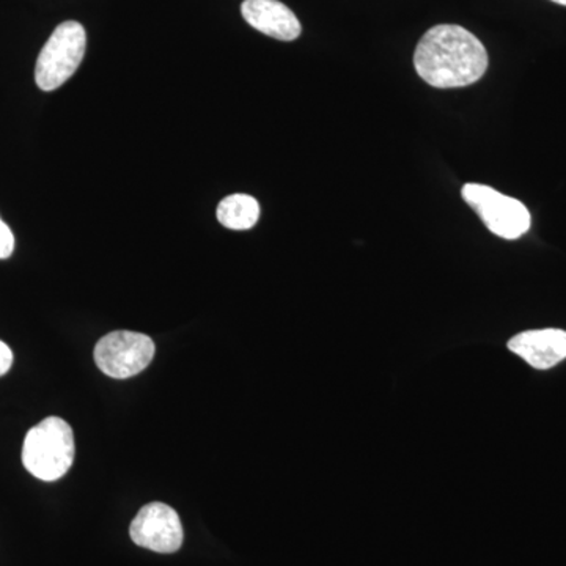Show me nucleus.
I'll return each instance as SVG.
<instances>
[{
  "label": "nucleus",
  "instance_id": "1",
  "mask_svg": "<svg viewBox=\"0 0 566 566\" xmlns=\"http://www.w3.org/2000/svg\"><path fill=\"white\" fill-rule=\"evenodd\" d=\"M415 69L431 87H468L486 73L488 52L482 41L461 25L439 24L417 44Z\"/></svg>",
  "mask_w": 566,
  "mask_h": 566
},
{
  "label": "nucleus",
  "instance_id": "2",
  "mask_svg": "<svg viewBox=\"0 0 566 566\" xmlns=\"http://www.w3.org/2000/svg\"><path fill=\"white\" fill-rule=\"evenodd\" d=\"M73 430L61 417H48L31 428L22 446V464L35 479L55 482L73 465Z\"/></svg>",
  "mask_w": 566,
  "mask_h": 566
},
{
  "label": "nucleus",
  "instance_id": "3",
  "mask_svg": "<svg viewBox=\"0 0 566 566\" xmlns=\"http://www.w3.org/2000/svg\"><path fill=\"white\" fill-rule=\"evenodd\" d=\"M87 50V33L77 21L55 28L41 50L35 66V82L43 92L57 91L76 73Z\"/></svg>",
  "mask_w": 566,
  "mask_h": 566
},
{
  "label": "nucleus",
  "instance_id": "4",
  "mask_svg": "<svg viewBox=\"0 0 566 566\" xmlns=\"http://www.w3.org/2000/svg\"><path fill=\"white\" fill-rule=\"evenodd\" d=\"M464 202L475 210L486 229L504 240H517L531 229L526 205L485 185L469 182L461 191Z\"/></svg>",
  "mask_w": 566,
  "mask_h": 566
},
{
  "label": "nucleus",
  "instance_id": "5",
  "mask_svg": "<svg viewBox=\"0 0 566 566\" xmlns=\"http://www.w3.org/2000/svg\"><path fill=\"white\" fill-rule=\"evenodd\" d=\"M155 357V344L148 335L115 331L96 344L95 363L104 375L115 379L139 375Z\"/></svg>",
  "mask_w": 566,
  "mask_h": 566
},
{
  "label": "nucleus",
  "instance_id": "6",
  "mask_svg": "<svg viewBox=\"0 0 566 566\" xmlns=\"http://www.w3.org/2000/svg\"><path fill=\"white\" fill-rule=\"evenodd\" d=\"M129 535L137 546L159 554L177 553L182 545V526L180 516L172 506L153 502L134 517Z\"/></svg>",
  "mask_w": 566,
  "mask_h": 566
},
{
  "label": "nucleus",
  "instance_id": "7",
  "mask_svg": "<svg viewBox=\"0 0 566 566\" xmlns=\"http://www.w3.org/2000/svg\"><path fill=\"white\" fill-rule=\"evenodd\" d=\"M241 13L253 29L275 40L293 41L303 32L296 14L279 0H244Z\"/></svg>",
  "mask_w": 566,
  "mask_h": 566
},
{
  "label": "nucleus",
  "instance_id": "8",
  "mask_svg": "<svg viewBox=\"0 0 566 566\" xmlns=\"http://www.w3.org/2000/svg\"><path fill=\"white\" fill-rule=\"evenodd\" d=\"M510 352L536 370H547L566 359V333L560 329L527 331L509 342Z\"/></svg>",
  "mask_w": 566,
  "mask_h": 566
},
{
  "label": "nucleus",
  "instance_id": "9",
  "mask_svg": "<svg viewBox=\"0 0 566 566\" xmlns=\"http://www.w3.org/2000/svg\"><path fill=\"white\" fill-rule=\"evenodd\" d=\"M260 205L251 196L233 193L221 200L218 207V221L226 229L249 230L259 222Z\"/></svg>",
  "mask_w": 566,
  "mask_h": 566
},
{
  "label": "nucleus",
  "instance_id": "10",
  "mask_svg": "<svg viewBox=\"0 0 566 566\" xmlns=\"http://www.w3.org/2000/svg\"><path fill=\"white\" fill-rule=\"evenodd\" d=\"M14 251V237L10 227L0 219V260L10 259Z\"/></svg>",
  "mask_w": 566,
  "mask_h": 566
},
{
  "label": "nucleus",
  "instance_id": "11",
  "mask_svg": "<svg viewBox=\"0 0 566 566\" xmlns=\"http://www.w3.org/2000/svg\"><path fill=\"white\" fill-rule=\"evenodd\" d=\"M13 365V353L10 346L0 340V376L7 375Z\"/></svg>",
  "mask_w": 566,
  "mask_h": 566
},
{
  "label": "nucleus",
  "instance_id": "12",
  "mask_svg": "<svg viewBox=\"0 0 566 566\" xmlns=\"http://www.w3.org/2000/svg\"><path fill=\"white\" fill-rule=\"evenodd\" d=\"M553 2L558 3V6H565L566 7V0H553Z\"/></svg>",
  "mask_w": 566,
  "mask_h": 566
}]
</instances>
